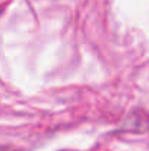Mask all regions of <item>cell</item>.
<instances>
[{
	"label": "cell",
	"instance_id": "obj_1",
	"mask_svg": "<svg viewBox=\"0 0 149 151\" xmlns=\"http://www.w3.org/2000/svg\"><path fill=\"white\" fill-rule=\"evenodd\" d=\"M0 151H15V150H10V148H6V147H0Z\"/></svg>",
	"mask_w": 149,
	"mask_h": 151
}]
</instances>
